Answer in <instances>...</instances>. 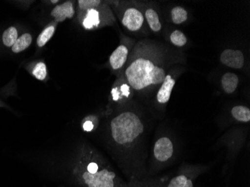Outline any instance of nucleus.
<instances>
[{
  "mask_svg": "<svg viewBox=\"0 0 250 187\" xmlns=\"http://www.w3.org/2000/svg\"><path fill=\"white\" fill-rule=\"evenodd\" d=\"M125 76L130 88L140 91L162 84L166 72L162 67L148 58L133 55L125 69Z\"/></svg>",
  "mask_w": 250,
  "mask_h": 187,
  "instance_id": "1",
  "label": "nucleus"
},
{
  "mask_svg": "<svg viewBox=\"0 0 250 187\" xmlns=\"http://www.w3.org/2000/svg\"><path fill=\"white\" fill-rule=\"evenodd\" d=\"M110 135L117 145L131 147L145 131L140 115L132 111L119 114L110 122Z\"/></svg>",
  "mask_w": 250,
  "mask_h": 187,
  "instance_id": "2",
  "label": "nucleus"
},
{
  "mask_svg": "<svg viewBox=\"0 0 250 187\" xmlns=\"http://www.w3.org/2000/svg\"><path fill=\"white\" fill-rule=\"evenodd\" d=\"M122 25L130 32H138L144 23V16L141 11L135 7L124 10L121 16Z\"/></svg>",
  "mask_w": 250,
  "mask_h": 187,
  "instance_id": "3",
  "label": "nucleus"
},
{
  "mask_svg": "<svg viewBox=\"0 0 250 187\" xmlns=\"http://www.w3.org/2000/svg\"><path fill=\"white\" fill-rule=\"evenodd\" d=\"M154 157L158 163H165L172 158L174 154V145L167 136L157 139L153 149Z\"/></svg>",
  "mask_w": 250,
  "mask_h": 187,
  "instance_id": "4",
  "label": "nucleus"
},
{
  "mask_svg": "<svg viewBox=\"0 0 250 187\" xmlns=\"http://www.w3.org/2000/svg\"><path fill=\"white\" fill-rule=\"evenodd\" d=\"M220 62L227 67L241 69L244 65V56L241 50L227 49L220 55Z\"/></svg>",
  "mask_w": 250,
  "mask_h": 187,
  "instance_id": "5",
  "label": "nucleus"
},
{
  "mask_svg": "<svg viewBox=\"0 0 250 187\" xmlns=\"http://www.w3.org/2000/svg\"><path fill=\"white\" fill-rule=\"evenodd\" d=\"M197 174L182 172L173 177L168 183H159L157 187H194V181Z\"/></svg>",
  "mask_w": 250,
  "mask_h": 187,
  "instance_id": "6",
  "label": "nucleus"
},
{
  "mask_svg": "<svg viewBox=\"0 0 250 187\" xmlns=\"http://www.w3.org/2000/svg\"><path fill=\"white\" fill-rule=\"evenodd\" d=\"M99 7L86 11H83V15L81 18V23L84 29L91 30V29H97L102 25L101 11L98 9Z\"/></svg>",
  "mask_w": 250,
  "mask_h": 187,
  "instance_id": "7",
  "label": "nucleus"
},
{
  "mask_svg": "<svg viewBox=\"0 0 250 187\" xmlns=\"http://www.w3.org/2000/svg\"><path fill=\"white\" fill-rule=\"evenodd\" d=\"M128 54V47L125 44L119 45L109 57V64L112 68L113 70L122 69L127 62Z\"/></svg>",
  "mask_w": 250,
  "mask_h": 187,
  "instance_id": "8",
  "label": "nucleus"
},
{
  "mask_svg": "<svg viewBox=\"0 0 250 187\" xmlns=\"http://www.w3.org/2000/svg\"><path fill=\"white\" fill-rule=\"evenodd\" d=\"M175 84V80L171 76L166 75L162 85L157 92V101L159 104H166L168 102Z\"/></svg>",
  "mask_w": 250,
  "mask_h": 187,
  "instance_id": "9",
  "label": "nucleus"
},
{
  "mask_svg": "<svg viewBox=\"0 0 250 187\" xmlns=\"http://www.w3.org/2000/svg\"><path fill=\"white\" fill-rule=\"evenodd\" d=\"M74 15V4L72 2H67L57 5L53 8L51 15L56 22H62L67 18H71Z\"/></svg>",
  "mask_w": 250,
  "mask_h": 187,
  "instance_id": "10",
  "label": "nucleus"
},
{
  "mask_svg": "<svg viewBox=\"0 0 250 187\" xmlns=\"http://www.w3.org/2000/svg\"><path fill=\"white\" fill-rule=\"evenodd\" d=\"M221 84L225 92L232 94L238 86L239 78L234 73H226L222 77Z\"/></svg>",
  "mask_w": 250,
  "mask_h": 187,
  "instance_id": "11",
  "label": "nucleus"
},
{
  "mask_svg": "<svg viewBox=\"0 0 250 187\" xmlns=\"http://www.w3.org/2000/svg\"><path fill=\"white\" fill-rule=\"evenodd\" d=\"M56 25H57V22H52L47 26V27H45L39 34L37 39V45L39 47L44 46L47 44V42L52 39L56 32Z\"/></svg>",
  "mask_w": 250,
  "mask_h": 187,
  "instance_id": "12",
  "label": "nucleus"
},
{
  "mask_svg": "<svg viewBox=\"0 0 250 187\" xmlns=\"http://www.w3.org/2000/svg\"><path fill=\"white\" fill-rule=\"evenodd\" d=\"M32 42V36L31 34L24 33L18 37L15 44L11 47V51L14 53H19L24 51L30 46Z\"/></svg>",
  "mask_w": 250,
  "mask_h": 187,
  "instance_id": "13",
  "label": "nucleus"
},
{
  "mask_svg": "<svg viewBox=\"0 0 250 187\" xmlns=\"http://www.w3.org/2000/svg\"><path fill=\"white\" fill-rule=\"evenodd\" d=\"M145 16H146L147 24L153 32H158L161 30L162 25H161V21L159 19L157 11H154L152 8H148V9L146 10Z\"/></svg>",
  "mask_w": 250,
  "mask_h": 187,
  "instance_id": "14",
  "label": "nucleus"
},
{
  "mask_svg": "<svg viewBox=\"0 0 250 187\" xmlns=\"http://www.w3.org/2000/svg\"><path fill=\"white\" fill-rule=\"evenodd\" d=\"M231 115L236 121L243 123L250 122V109L245 106H236L231 109Z\"/></svg>",
  "mask_w": 250,
  "mask_h": 187,
  "instance_id": "15",
  "label": "nucleus"
},
{
  "mask_svg": "<svg viewBox=\"0 0 250 187\" xmlns=\"http://www.w3.org/2000/svg\"><path fill=\"white\" fill-rule=\"evenodd\" d=\"M18 39V31L15 26L8 28L2 34V43L7 47H12Z\"/></svg>",
  "mask_w": 250,
  "mask_h": 187,
  "instance_id": "16",
  "label": "nucleus"
},
{
  "mask_svg": "<svg viewBox=\"0 0 250 187\" xmlns=\"http://www.w3.org/2000/svg\"><path fill=\"white\" fill-rule=\"evenodd\" d=\"M172 19L175 24H181L188 20V11L183 7H175L172 10Z\"/></svg>",
  "mask_w": 250,
  "mask_h": 187,
  "instance_id": "17",
  "label": "nucleus"
},
{
  "mask_svg": "<svg viewBox=\"0 0 250 187\" xmlns=\"http://www.w3.org/2000/svg\"><path fill=\"white\" fill-rule=\"evenodd\" d=\"M32 74L35 78L40 81H44L47 77V66L43 62H39L34 66L32 70Z\"/></svg>",
  "mask_w": 250,
  "mask_h": 187,
  "instance_id": "18",
  "label": "nucleus"
},
{
  "mask_svg": "<svg viewBox=\"0 0 250 187\" xmlns=\"http://www.w3.org/2000/svg\"><path fill=\"white\" fill-rule=\"evenodd\" d=\"M130 86L128 85V83L122 84L121 85L120 88H114L112 91V98L114 101H119L121 98L123 97H126L128 98L129 95L130 94Z\"/></svg>",
  "mask_w": 250,
  "mask_h": 187,
  "instance_id": "19",
  "label": "nucleus"
},
{
  "mask_svg": "<svg viewBox=\"0 0 250 187\" xmlns=\"http://www.w3.org/2000/svg\"><path fill=\"white\" fill-rule=\"evenodd\" d=\"M102 2L100 0H79L78 7L81 11H86L101 6Z\"/></svg>",
  "mask_w": 250,
  "mask_h": 187,
  "instance_id": "20",
  "label": "nucleus"
},
{
  "mask_svg": "<svg viewBox=\"0 0 250 187\" xmlns=\"http://www.w3.org/2000/svg\"><path fill=\"white\" fill-rule=\"evenodd\" d=\"M170 40L174 45L177 46H183L187 43V38L183 32L175 30L171 34Z\"/></svg>",
  "mask_w": 250,
  "mask_h": 187,
  "instance_id": "21",
  "label": "nucleus"
},
{
  "mask_svg": "<svg viewBox=\"0 0 250 187\" xmlns=\"http://www.w3.org/2000/svg\"><path fill=\"white\" fill-rule=\"evenodd\" d=\"M95 127V124L92 122V120H86L83 123V128L84 131L90 132L93 130Z\"/></svg>",
  "mask_w": 250,
  "mask_h": 187,
  "instance_id": "22",
  "label": "nucleus"
},
{
  "mask_svg": "<svg viewBox=\"0 0 250 187\" xmlns=\"http://www.w3.org/2000/svg\"><path fill=\"white\" fill-rule=\"evenodd\" d=\"M160 182H144L142 185L139 186L138 187H157Z\"/></svg>",
  "mask_w": 250,
  "mask_h": 187,
  "instance_id": "23",
  "label": "nucleus"
},
{
  "mask_svg": "<svg viewBox=\"0 0 250 187\" xmlns=\"http://www.w3.org/2000/svg\"><path fill=\"white\" fill-rule=\"evenodd\" d=\"M52 3H57V2H59V1H51Z\"/></svg>",
  "mask_w": 250,
  "mask_h": 187,
  "instance_id": "24",
  "label": "nucleus"
}]
</instances>
